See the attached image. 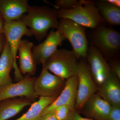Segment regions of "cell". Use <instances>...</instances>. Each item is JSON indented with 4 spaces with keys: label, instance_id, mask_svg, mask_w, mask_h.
Returning a JSON list of instances; mask_svg holds the SVG:
<instances>
[{
    "label": "cell",
    "instance_id": "6da1fadb",
    "mask_svg": "<svg viewBox=\"0 0 120 120\" xmlns=\"http://www.w3.org/2000/svg\"><path fill=\"white\" fill-rule=\"evenodd\" d=\"M57 11L44 6H30L27 13L20 20L29 27L33 35L39 41L42 40L50 28H58Z\"/></svg>",
    "mask_w": 120,
    "mask_h": 120
},
{
    "label": "cell",
    "instance_id": "7a4b0ae2",
    "mask_svg": "<svg viewBox=\"0 0 120 120\" xmlns=\"http://www.w3.org/2000/svg\"><path fill=\"white\" fill-rule=\"evenodd\" d=\"M58 18L72 20L84 27L95 29L101 26L104 20L98 8L93 1L80 0L73 8L57 11Z\"/></svg>",
    "mask_w": 120,
    "mask_h": 120
},
{
    "label": "cell",
    "instance_id": "3957f363",
    "mask_svg": "<svg viewBox=\"0 0 120 120\" xmlns=\"http://www.w3.org/2000/svg\"><path fill=\"white\" fill-rule=\"evenodd\" d=\"M77 59L72 50L57 49L42 66L54 75L67 80L77 75L79 64Z\"/></svg>",
    "mask_w": 120,
    "mask_h": 120
},
{
    "label": "cell",
    "instance_id": "277c9868",
    "mask_svg": "<svg viewBox=\"0 0 120 120\" xmlns=\"http://www.w3.org/2000/svg\"><path fill=\"white\" fill-rule=\"evenodd\" d=\"M85 27L71 20L61 19L57 30L71 43L77 59H85L88 49Z\"/></svg>",
    "mask_w": 120,
    "mask_h": 120
},
{
    "label": "cell",
    "instance_id": "5b68a950",
    "mask_svg": "<svg viewBox=\"0 0 120 120\" xmlns=\"http://www.w3.org/2000/svg\"><path fill=\"white\" fill-rule=\"evenodd\" d=\"M4 34L6 41L10 46L13 57V68L15 80L19 82L24 77L20 71L16 62V56L19 46L24 35L31 37L33 35L30 29L19 20L9 22L5 21Z\"/></svg>",
    "mask_w": 120,
    "mask_h": 120
},
{
    "label": "cell",
    "instance_id": "8992f818",
    "mask_svg": "<svg viewBox=\"0 0 120 120\" xmlns=\"http://www.w3.org/2000/svg\"><path fill=\"white\" fill-rule=\"evenodd\" d=\"M95 29L92 35V45L98 49L103 56L111 57L116 55L120 49V33L102 25Z\"/></svg>",
    "mask_w": 120,
    "mask_h": 120
},
{
    "label": "cell",
    "instance_id": "52a82bcc",
    "mask_svg": "<svg viewBox=\"0 0 120 120\" xmlns=\"http://www.w3.org/2000/svg\"><path fill=\"white\" fill-rule=\"evenodd\" d=\"M78 86L75 109L79 112L88 99L97 93L98 86L92 77L89 65L83 61L79 62Z\"/></svg>",
    "mask_w": 120,
    "mask_h": 120
},
{
    "label": "cell",
    "instance_id": "ba28073f",
    "mask_svg": "<svg viewBox=\"0 0 120 120\" xmlns=\"http://www.w3.org/2000/svg\"><path fill=\"white\" fill-rule=\"evenodd\" d=\"M66 81L42 67L41 74L35 82V94L37 97L57 98L64 88Z\"/></svg>",
    "mask_w": 120,
    "mask_h": 120
},
{
    "label": "cell",
    "instance_id": "9c48e42d",
    "mask_svg": "<svg viewBox=\"0 0 120 120\" xmlns=\"http://www.w3.org/2000/svg\"><path fill=\"white\" fill-rule=\"evenodd\" d=\"M37 78L27 75L22 79L15 83L10 84L0 88V102L14 98H26L32 101L38 97L34 90Z\"/></svg>",
    "mask_w": 120,
    "mask_h": 120
},
{
    "label": "cell",
    "instance_id": "30bf717a",
    "mask_svg": "<svg viewBox=\"0 0 120 120\" xmlns=\"http://www.w3.org/2000/svg\"><path fill=\"white\" fill-rule=\"evenodd\" d=\"M86 58L92 77L99 87L112 74L109 64L100 50L92 45L88 48Z\"/></svg>",
    "mask_w": 120,
    "mask_h": 120
},
{
    "label": "cell",
    "instance_id": "8fae6325",
    "mask_svg": "<svg viewBox=\"0 0 120 120\" xmlns=\"http://www.w3.org/2000/svg\"><path fill=\"white\" fill-rule=\"evenodd\" d=\"M65 39L58 30L50 31L43 42L34 46L32 48V54L36 64L42 65L45 64L47 59L56 51L58 46Z\"/></svg>",
    "mask_w": 120,
    "mask_h": 120
},
{
    "label": "cell",
    "instance_id": "7c38bea8",
    "mask_svg": "<svg viewBox=\"0 0 120 120\" xmlns=\"http://www.w3.org/2000/svg\"><path fill=\"white\" fill-rule=\"evenodd\" d=\"M112 107L97 93L88 99L79 112L94 120H107Z\"/></svg>",
    "mask_w": 120,
    "mask_h": 120
},
{
    "label": "cell",
    "instance_id": "4fadbf2b",
    "mask_svg": "<svg viewBox=\"0 0 120 120\" xmlns=\"http://www.w3.org/2000/svg\"><path fill=\"white\" fill-rule=\"evenodd\" d=\"M78 79L77 75L66 80L64 88L53 102L43 110L42 116L52 112L56 107L67 105L75 109Z\"/></svg>",
    "mask_w": 120,
    "mask_h": 120
},
{
    "label": "cell",
    "instance_id": "5bb4252c",
    "mask_svg": "<svg viewBox=\"0 0 120 120\" xmlns=\"http://www.w3.org/2000/svg\"><path fill=\"white\" fill-rule=\"evenodd\" d=\"M30 7L27 0H0V13L7 22L19 20Z\"/></svg>",
    "mask_w": 120,
    "mask_h": 120
},
{
    "label": "cell",
    "instance_id": "9a60e30c",
    "mask_svg": "<svg viewBox=\"0 0 120 120\" xmlns=\"http://www.w3.org/2000/svg\"><path fill=\"white\" fill-rule=\"evenodd\" d=\"M112 73L98 87L97 93L112 106L120 105V81Z\"/></svg>",
    "mask_w": 120,
    "mask_h": 120
},
{
    "label": "cell",
    "instance_id": "2e32d148",
    "mask_svg": "<svg viewBox=\"0 0 120 120\" xmlns=\"http://www.w3.org/2000/svg\"><path fill=\"white\" fill-rule=\"evenodd\" d=\"M34 43L26 39H23L20 41L18 48L19 68L22 75H34L36 73L37 64L33 57L32 49Z\"/></svg>",
    "mask_w": 120,
    "mask_h": 120
},
{
    "label": "cell",
    "instance_id": "e0dca14e",
    "mask_svg": "<svg viewBox=\"0 0 120 120\" xmlns=\"http://www.w3.org/2000/svg\"><path fill=\"white\" fill-rule=\"evenodd\" d=\"M32 104V101L22 98L5 99L0 102V120H7L21 112L24 107Z\"/></svg>",
    "mask_w": 120,
    "mask_h": 120
},
{
    "label": "cell",
    "instance_id": "ac0fdd59",
    "mask_svg": "<svg viewBox=\"0 0 120 120\" xmlns=\"http://www.w3.org/2000/svg\"><path fill=\"white\" fill-rule=\"evenodd\" d=\"M14 60L8 43L6 41L0 56V88L13 83L10 72Z\"/></svg>",
    "mask_w": 120,
    "mask_h": 120
},
{
    "label": "cell",
    "instance_id": "d6986e66",
    "mask_svg": "<svg viewBox=\"0 0 120 120\" xmlns=\"http://www.w3.org/2000/svg\"><path fill=\"white\" fill-rule=\"evenodd\" d=\"M57 98L39 97L38 101L30 105L26 113L13 120H40L42 114L47 107L52 104Z\"/></svg>",
    "mask_w": 120,
    "mask_h": 120
},
{
    "label": "cell",
    "instance_id": "ffe728a7",
    "mask_svg": "<svg viewBox=\"0 0 120 120\" xmlns=\"http://www.w3.org/2000/svg\"><path fill=\"white\" fill-rule=\"evenodd\" d=\"M96 5L104 22L111 25H120V8H118L105 0L98 2Z\"/></svg>",
    "mask_w": 120,
    "mask_h": 120
},
{
    "label": "cell",
    "instance_id": "44dd1931",
    "mask_svg": "<svg viewBox=\"0 0 120 120\" xmlns=\"http://www.w3.org/2000/svg\"><path fill=\"white\" fill-rule=\"evenodd\" d=\"M75 109L69 106L64 105L56 107L52 112L58 120H65L71 111Z\"/></svg>",
    "mask_w": 120,
    "mask_h": 120
},
{
    "label": "cell",
    "instance_id": "7402d4cb",
    "mask_svg": "<svg viewBox=\"0 0 120 120\" xmlns=\"http://www.w3.org/2000/svg\"><path fill=\"white\" fill-rule=\"evenodd\" d=\"M80 2V0H57L55 1L54 5L57 9H68L72 8L77 5Z\"/></svg>",
    "mask_w": 120,
    "mask_h": 120
},
{
    "label": "cell",
    "instance_id": "603a6c76",
    "mask_svg": "<svg viewBox=\"0 0 120 120\" xmlns=\"http://www.w3.org/2000/svg\"><path fill=\"white\" fill-rule=\"evenodd\" d=\"M65 120H94L91 118L84 117L80 114V113L75 109L71 111L67 118Z\"/></svg>",
    "mask_w": 120,
    "mask_h": 120
},
{
    "label": "cell",
    "instance_id": "cb8c5ba5",
    "mask_svg": "<svg viewBox=\"0 0 120 120\" xmlns=\"http://www.w3.org/2000/svg\"><path fill=\"white\" fill-rule=\"evenodd\" d=\"M107 120H120V105L112 106Z\"/></svg>",
    "mask_w": 120,
    "mask_h": 120
},
{
    "label": "cell",
    "instance_id": "d4e9b609",
    "mask_svg": "<svg viewBox=\"0 0 120 120\" xmlns=\"http://www.w3.org/2000/svg\"><path fill=\"white\" fill-rule=\"evenodd\" d=\"M112 73L120 79V64L118 61H112L109 64Z\"/></svg>",
    "mask_w": 120,
    "mask_h": 120
},
{
    "label": "cell",
    "instance_id": "484cf974",
    "mask_svg": "<svg viewBox=\"0 0 120 120\" xmlns=\"http://www.w3.org/2000/svg\"><path fill=\"white\" fill-rule=\"evenodd\" d=\"M40 120H58L52 112L42 116Z\"/></svg>",
    "mask_w": 120,
    "mask_h": 120
},
{
    "label": "cell",
    "instance_id": "4316f807",
    "mask_svg": "<svg viewBox=\"0 0 120 120\" xmlns=\"http://www.w3.org/2000/svg\"><path fill=\"white\" fill-rule=\"evenodd\" d=\"M6 41L4 34H0V54L2 52Z\"/></svg>",
    "mask_w": 120,
    "mask_h": 120
},
{
    "label": "cell",
    "instance_id": "83f0119b",
    "mask_svg": "<svg viewBox=\"0 0 120 120\" xmlns=\"http://www.w3.org/2000/svg\"><path fill=\"white\" fill-rule=\"evenodd\" d=\"M5 21L4 17L0 13V34H4Z\"/></svg>",
    "mask_w": 120,
    "mask_h": 120
},
{
    "label": "cell",
    "instance_id": "f1b7e54d",
    "mask_svg": "<svg viewBox=\"0 0 120 120\" xmlns=\"http://www.w3.org/2000/svg\"><path fill=\"white\" fill-rule=\"evenodd\" d=\"M105 1L114 6L120 8V0H106Z\"/></svg>",
    "mask_w": 120,
    "mask_h": 120
}]
</instances>
